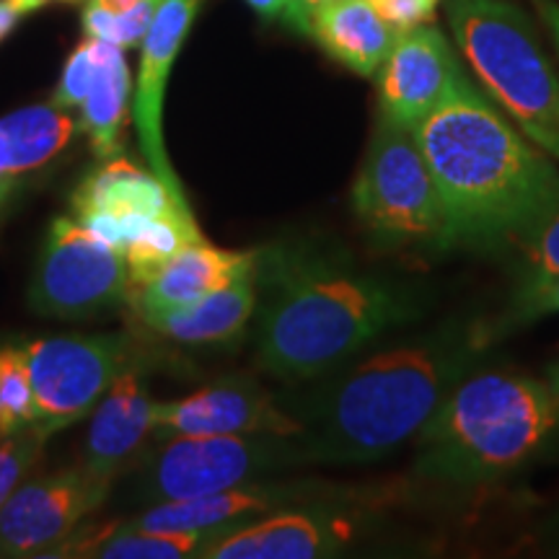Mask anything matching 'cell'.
<instances>
[{
    "mask_svg": "<svg viewBox=\"0 0 559 559\" xmlns=\"http://www.w3.org/2000/svg\"><path fill=\"white\" fill-rule=\"evenodd\" d=\"M440 0H370L376 11L394 26L396 32L415 29V26L430 24L436 16Z\"/></svg>",
    "mask_w": 559,
    "mask_h": 559,
    "instance_id": "83f0119b",
    "label": "cell"
},
{
    "mask_svg": "<svg viewBox=\"0 0 559 559\" xmlns=\"http://www.w3.org/2000/svg\"><path fill=\"white\" fill-rule=\"evenodd\" d=\"M311 37L334 62L362 79H376L400 32L370 5V0H330L309 16Z\"/></svg>",
    "mask_w": 559,
    "mask_h": 559,
    "instance_id": "d6986e66",
    "label": "cell"
},
{
    "mask_svg": "<svg viewBox=\"0 0 559 559\" xmlns=\"http://www.w3.org/2000/svg\"><path fill=\"white\" fill-rule=\"evenodd\" d=\"M102 39L86 37L70 52V58L66 60V68H62V75L58 81V88L52 94V104H58L62 109H79L81 102L86 99L91 83H94L96 68H99L102 60Z\"/></svg>",
    "mask_w": 559,
    "mask_h": 559,
    "instance_id": "4316f807",
    "label": "cell"
},
{
    "mask_svg": "<svg viewBox=\"0 0 559 559\" xmlns=\"http://www.w3.org/2000/svg\"><path fill=\"white\" fill-rule=\"evenodd\" d=\"M487 321L451 324L332 368L309 394L283 400L304 425L311 464H368L417 438L492 345Z\"/></svg>",
    "mask_w": 559,
    "mask_h": 559,
    "instance_id": "7a4b0ae2",
    "label": "cell"
},
{
    "mask_svg": "<svg viewBox=\"0 0 559 559\" xmlns=\"http://www.w3.org/2000/svg\"><path fill=\"white\" fill-rule=\"evenodd\" d=\"M464 79L451 41L436 26L400 32L376 73L379 117L415 132Z\"/></svg>",
    "mask_w": 559,
    "mask_h": 559,
    "instance_id": "5bb4252c",
    "label": "cell"
},
{
    "mask_svg": "<svg viewBox=\"0 0 559 559\" xmlns=\"http://www.w3.org/2000/svg\"><path fill=\"white\" fill-rule=\"evenodd\" d=\"M366 531L358 510L280 508L230 528L200 559H317L347 549Z\"/></svg>",
    "mask_w": 559,
    "mask_h": 559,
    "instance_id": "7c38bea8",
    "label": "cell"
},
{
    "mask_svg": "<svg viewBox=\"0 0 559 559\" xmlns=\"http://www.w3.org/2000/svg\"><path fill=\"white\" fill-rule=\"evenodd\" d=\"M47 440L50 436L41 432L37 425L0 438V510L11 500L21 481L32 477V469L41 459Z\"/></svg>",
    "mask_w": 559,
    "mask_h": 559,
    "instance_id": "484cf974",
    "label": "cell"
},
{
    "mask_svg": "<svg viewBox=\"0 0 559 559\" xmlns=\"http://www.w3.org/2000/svg\"><path fill=\"white\" fill-rule=\"evenodd\" d=\"M326 487L313 485H270V481H251L221 492L200 495L187 500L153 502L122 526L143 531H207L234 528L251 519H260L272 510L298 506L304 498H317Z\"/></svg>",
    "mask_w": 559,
    "mask_h": 559,
    "instance_id": "e0dca14e",
    "label": "cell"
},
{
    "mask_svg": "<svg viewBox=\"0 0 559 559\" xmlns=\"http://www.w3.org/2000/svg\"><path fill=\"white\" fill-rule=\"evenodd\" d=\"M559 436V389L506 370L469 373L419 432L417 472L479 485L534 459Z\"/></svg>",
    "mask_w": 559,
    "mask_h": 559,
    "instance_id": "277c9868",
    "label": "cell"
},
{
    "mask_svg": "<svg viewBox=\"0 0 559 559\" xmlns=\"http://www.w3.org/2000/svg\"><path fill=\"white\" fill-rule=\"evenodd\" d=\"M257 311V280L254 267L228 283L226 288L210 293L194 304L179 309L153 311L140 317L160 337L190 347L230 345L247 332Z\"/></svg>",
    "mask_w": 559,
    "mask_h": 559,
    "instance_id": "ffe728a7",
    "label": "cell"
},
{
    "mask_svg": "<svg viewBox=\"0 0 559 559\" xmlns=\"http://www.w3.org/2000/svg\"><path fill=\"white\" fill-rule=\"evenodd\" d=\"M324 3H330V0H290L288 16H285L283 24L290 26L293 32L306 34V26H309V16L319 9V5H324Z\"/></svg>",
    "mask_w": 559,
    "mask_h": 559,
    "instance_id": "4dcf8cb0",
    "label": "cell"
},
{
    "mask_svg": "<svg viewBox=\"0 0 559 559\" xmlns=\"http://www.w3.org/2000/svg\"><path fill=\"white\" fill-rule=\"evenodd\" d=\"M128 260L73 215L50 223L29 285L34 313L50 319H86L128 298Z\"/></svg>",
    "mask_w": 559,
    "mask_h": 559,
    "instance_id": "ba28073f",
    "label": "cell"
},
{
    "mask_svg": "<svg viewBox=\"0 0 559 559\" xmlns=\"http://www.w3.org/2000/svg\"><path fill=\"white\" fill-rule=\"evenodd\" d=\"M24 349L37 400V428L50 438L88 417L130 362V340L122 332L39 337Z\"/></svg>",
    "mask_w": 559,
    "mask_h": 559,
    "instance_id": "9c48e42d",
    "label": "cell"
},
{
    "mask_svg": "<svg viewBox=\"0 0 559 559\" xmlns=\"http://www.w3.org/2000/svg\"><path fill=\"white\" fill-rule=\"evenodd\" d=\"M549 381H551V383H555V386L559 389V366H555V368H551V373H549Z\"/></svg>",
    "mask_w": 559,
    "mask_h": 559,
    "instance_id": "e575fe53",
    "label": "cell"
},
{
    "mask_svg": "<svg viewBox=\"0 0 559 559\" xmlns=\"http://www.w3.org/2000/svg\"><path fill=\"white\" fill-rule=\"evenodd\" d=\"M200 5L202 0H160L151 29L140 45L138 83L132 91V117L145 164L179 200H187V192L166 151L164 104L174 62L190 37Z\"/></svg>",
    "mask_w": 559,
    "mask_h": 559,
    "instance_id": "4fadbf2b",
    "label": "cell"
},
{
    "mask_svg": "<svg viewBox=\"0 0 559 559\" xmlns=\"http://www.w3.org/2000/svg\"><path fill=\"white\" fill-rule=\"evenodd\" d=\"M449 24L487 94L559 160V75L526 13L508 0H449Z\"/></svg>",
    "mask_w": 559,
    "mask_h": 559,
    "instance_id": "5b68a950",
    "label": "cell"
},
{
    "mask_svg": "<svg viewBox=\"0 0 559 559\" xmlns=\"http://www.w3.org/2000/svg\"><path fill=\"white\" fill-rule=\"evenodd\" d=\"M70 207L73 218L124 251L153 218L171 210H190V200L174 198L151 169L117 153L102 158V164L75 187Z\"/></svg>",
    "mask_w": 559,
    "mask_h": 559,
    "instance_id": "9a60e30c",
    "label": "cell"
},
{
    "mask_svg": "<svg viewBox=\"0 0 559 559\" xmlns=\"http://www.w3.org/2000/svg\"><path fill=\"white\" fill-rule=\"evenodd\" d=\"M456 247H526L559 215L555 158L466 79L415 130Z\"/></svg>",
    "mask_w": 559,
    "mask_h": 559,
    "instance_id": "3957f363",
    "label": "cell"
},
{
    "mask_svg": "<svg viewBox=\"0 0 559 559\" xmlns=\"http://www.w3.org/2000/svg\"><path fill=\"white\" fill-rule=\"evenodd\" d=\"M360 226L391 249H453L451 221L417 135L379 117L353 185Z\"/></svg>",
    "mask_w": 559,
    "mask_h": 559,
    "instance_id": "8992f818",
    "label": "cell"
},
{
    "mask_svg": "<svg viewBox=\"0 0 559 559\" xmlns=\"http://www.w3.org/2000/svg\"><path fill=\"white\" fill-rule=\"evenodd\" d=\"M236 528V526H234ZM230 528L207 531H143V528H107L102 539L66 544L62 549L75 547L70 557H96V559H185L200 557L215 539L228 534ZM60 549V551H62ZM60 551L55 557H60Z\"/></svg>",
    "mask_w": 559,
    "mask_h": 559,
    "instance_id": "603a6c76",
    "label": "cell"
},
{
    "mask_svg": "<svg viewBox=\"0 0 559 559\" xmlns=\"http://www.w3.org/2000/svg\"><path fill=\"white\" fill-rule=\"evenodd\" d=\"M109 489L81 464L26 477L0 510V557H55L86 515L107 502Z\"/></svg>",
    "mask_w": 559,
    "mask_h": 559,
    "instance_id": "30bf717a",
    "label": "cell"
},
{
    "mask_svg": "<svg viewBox=\"0 0 559 559\" xmlns=\"http://www.w3.org/2000/svg\"><path fill=\"white\" fill-rule=\"evenodd\" d=\"M254 267V251L213 247L207 239L185 247L164 262L143 288L130 293V304L140 317L153 311L179 309L210 293L226 288L236 277Z\"/></svg>",
    "mask_w": 559,
    "mask_h": 559,
    "instance_id": "ac0fdd59",
    "label": "cell"
},
{
    "mask_svg": "<svg viewBox=\"0 0 559 559\" xmlns=\"http://www.w3.org/2000/svg\"><path fill=\"white\" fill-rule=\"evenodd\" d=\"M262 21H285L290 9V0H243Z\"/></svg>",
    "mask_w": 559,
    "mask_h": 559,
    "instance_id": "1f68e13d",
    "label": "cell"
},
{
    "mask_svg": "<svg viewBox=\"0 0 559 559\" xmlns=\"http://www.w3.org/2000/svg\"><path fill=\"white\" fill-rule=\"evenodd\" d=\"M75 130L79 122L68 115V109L52 102L32 104L0 117V132L5 135L11 153V169L19 179L58 158L73 140Z\"/></svg>",
    "mask_w": 559,
    "mask_h": 559,
    "instance_id": "7402d4cb",
    "label": "cell"
},
{
    "mask_svg": "<svg viewBox=\"0 0 559 559\" xmlns=\"http://www.w3.org/2000/svg\"><path fill=\"white\" fill-rule=\"evenodd\" d=\"M304 436V425L283 400L249 376H226L205 389L153 407V438L181 436Z\"/></svg>",
    "mask_w": 559,
    "mask_h": 559,
    "instance_id": "8fae6325",
    "label": "cell"
},
{
    "mask_svg": "<svg viewBox=\"0 0 559 559\" xmlns=\"http://www.w3.org/2000/svg\"><path fill=\"white\" fill-rule=\"evenodd\" d=\"M153 407L156 400L151 396L148 383L130 360L91 412L83 440V469L115 485L122 469H128L153 438Z\"/></svg>",
    "mask_w": 559,
    "mask_h": 559,
    "instance_id": "2e32d148",
    "label": "cell"
},
{
    "mask_svg": "<svg viewBox=\"0 0 559 559\" xmlns=\"http://www.w3.org/2000/svg\"><path fill=\"white\" fill-rule=\"evenodd\" d=\"M32 3L37 5V9H41V5L52 3V0H32ZM62 3H86V0H62Z\"/></svg>",
    "mask_w": 559,
    "mask_h": 559,
    "instance_id": "836d02e7",
    "label": "cell"
},
{
    "mask_svg": "<svg viewBox=\"0 0 559 559\" xmlns=\"http://www.w3.org/2000/svg\"><path fill=\"white\" fill-rule=\"evenodd\" d=\"M132 79L124 50L104 41L102 60L96 68L86 99L81 102L79 128L88 135L91 151L102 158L120 153V132L128 120Z\"/></svg>",
    "mask_w": 559,
    "mask_h": 559,
    "instance_id": "44dd1931",
    "label": "cell"
},
{
    "mask_svg": "<svg viewBox=\"0 0 559 559\" xmlns=\"http://www.w3.org/2000/svg\"><path fill=\"white\" fill-rule=\"evenodd\" d=\"M534 5H536V9H539L542 19L547 21L551 37H555L557 47H559V5L555 3V0H534Z\"/></svg>",
    "mask_w": 559,
    "mask_h": 559,
    "instance_id": "d6a6232c",
    "label": "cell"
},
{
    "mask_svg": "<svg viewBox=\"0 0 559 559\" xmlns=\"http://www.w3.org/2000/svg\"><path fill=\"white\" fill-rule=\"evenodd\" d=\"M559 313V272H526L521 283L515 285L513 296L508 300V309L502 317L489 326L492 340L500 334L519 330L531 321Z\"/></svg>",
    "mask_w": 559,
    "mask_h": 559,
    "instance_id": "d4e9b609",
    "label": "cell"
},
{
    "mask_svg": "<svg viewBox=\"0 0 559 559\" xmlns=\"http://www.w3.org/2000/svg\"><path fill=\"white\" fill-rule=\"evenodd\" d=\"M0 438H3V436H0Z\"/></svg>",
    "mask_w": 559,
    "mask_h": 559,
    "instance_id": "d590c367",
    "label": "cell"
},
{
    "mask_svg": "<svg viewBox=\"0 0 559 559\" xmlns=\"http://www.w3.org/2000/svg\"><path fill=\"white\" fill-rule=\"evenodd\" d=\"M156 443L138 481V495L145 506L200 498L311 464L300 436H181Z\"/></svg>",
    "mask_w": 559,
    "mask_h": 559,
    "instance_id": "52a82bcc",
    "label": "cell"
},
{
    "mask_svg": "<svg viewBox=\"0 0 559 559\" xmlns=\"http://www.w3.org/2000/svg\"><path fill=\"white\" fill-rule=\"evenodd\" d=\"M37 425L26 349L19 345L0 347V436H11Z\"/></svg>",
    "mask_w": 559,
    "mask_h": 559,
    "instance_id": "cb8c5ba5",
    "label": "cell"
},
{
    "mask_svg": "<svg viewBox=\"0 0 559 559\" xmlns=\"http://www.w3.org/2000/svg\"><path fill=\"white\" fill-rule=\"evenodd\" d=\"M257 358L285 383L313 381L423 313L396 280L306 241L254 249Z\"/></svg>",
    "mask_w": 559,
    "mask_h": 559,
    "instance_id": "6da1fadb",
    "label": "cell"
},
{
    "mask_svg": "<svg viewBox=\"0 0 559 559\" xmlns=\"http://www.w3.org/2000/svg\"><path fill=\"white\" fill-rule=\"evenodd\" d=\"M523 251L526 272H559V215H555Z\"/></svg>",
    "mask_w": 559,
    "mask_h": 559,
    "instance_id": "f1b7e54d",
    "label": "cell"
},
{
    "mask_svg": "<svg viewBox=\"0 0 559 559\" xmlns=\"http://www.w3.org/2000/svg\"><path fill=\"white\" fill-rule=\"evenodd\" d=\"M34 11L39 9L32 0H0V45L21 24V19L29 16Z\"/></svg>",
    "mask_w": 559,
    "mask_h": 559,
    "instance_id": "f546056e",
    "label": "cell"
}]
</instances>
